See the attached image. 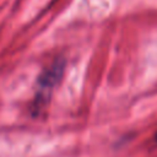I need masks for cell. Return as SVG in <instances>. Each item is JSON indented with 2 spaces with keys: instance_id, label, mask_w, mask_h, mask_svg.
Wrapping results in <instances>:
<instances>
[{
  "instance_id": "1",
  "label": "cell",
  "mask_w": 157,
  "mask_h": 157,
  "mask_svg": "<svg viewBox=\"0 0 157 157\" xmlns=\"http://www.w3.org/2000/svg\"><path fill=\"white\" fill-rule=\"evenodd\" d=\"M64 69H65V60L56 59L39 75L37 80V91L32 103L33 115H38L47 109L45 107L48 105L52 93L64 74Z\"/></svg>"
},
{
  "instance_id": "2",
  "label": "cell",
  "mask_w": 157,
  "mask_h": 157,
  "mask_svg": "<svg viewBox=\"0 0 157 157\" xmlns=\"http://www.w3.org/2000/svg\"><path fill=\"white\" fill-rule=\"evenodd\" d=\"M155 139H156V141H157V132H156V135H155Z\"/></svg>"
}]
</instances>
